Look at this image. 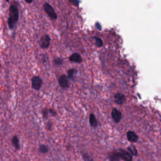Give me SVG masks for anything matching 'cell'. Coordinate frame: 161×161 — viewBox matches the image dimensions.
I'll list each match as a JSON object with an SVG mask.
<instances>
[{
    "mask_svg": "<svg viewBox=\"0 0 161 161\" xmlns=\"http://www.w3.org/2000/svg\"><path fill=\"white\" fill-rule=\"evenodd\" d=\"M89 123L91 127H96L97 126V120L94 114L91 113L89 115Z\"/></svg>",
    "mask_w": 161,
    "mask_h": 161,
    "instance_id": "obj_12",
    "label": "cell"
},
{
    "mask_svg": "<svg viewBox=\"0 0 161 161\" xmlns=\"http://www.w3.org/2000/svg\"><path fill=\"white\" fill-rule=\"evenodd\" d=\"M110 161H120V157L118 152H113L110 155Z\"/></svg>",
    "mask_w": 161,
    "mask_h": 161,
    "instance_id": "obj_13",
    "label": "cell"
},
{
    "mask_svg": "<svg viewBox=\"0 0 161 161\" xmlns=\"http://www.w3.org/2000/svg\"><path fill=\"white\" fill-rule=\"evenodd\" d=\"M115 102L118 104H122L125 103L126 98L125 95L122 93H117L114 96Z\"/></svg>",
    "mask_w": 161,
    "mask_h": 161,
    "instance_id": "obj_8",
    "label": "cell"
},
{
    "mask_svg": "<svg viewBox=\"0 0 161 161\" xmlns=\"http://www.w3.org/2000/svg\"><path fill=\"white\" fill-rule=\"evenodd\" d=\"M76 73H77V71H76V70H75V69H69L67 71L68 78L70 79L74 80V78H75V74H76Z\"/></svg>",
    "mask_w": 161,
    "mask_h": 161,
    "instance_id": "obj_15",
    "label": "cell"
},
{
    "mask_svg": "<svg viewBox=\"0 0 161 161\" xmlns=\"http://www.w3.org/2000/svg\"><path fill=\"white\" fill-rule=\"evenodd\" d=\"M83 157L85 161H93V159L91 157H89V156L88 155L83 154Z\"/></svg>",
    "mask_w": 161,
    "mask_h": 161,
    "instance_id": "obj_22",
    "label": "cell"
},
{
    "mask_svg": "<svg viewBox=\"0 0 161 161\" xmlns=\"http://www.w3.org/2000/svg\"><path fill=\"white\" fill-rule=\"evenodd\" d=\"M49 114L51 115L52 117H55V116L57 115V112L56 111H55L54 109L53 108H50L49 110Z\"/></svg>",
    "mask_w": 161,
    "mask_h": 161,
    "instance_id": "obj_19",
    "label": "cell"
},
{
    "mask_svg": "<svg viewBox=\"0 0 161 161\" xmlns=\"http://www.w3.org/2000/svg\"><path fill=\"white\" fill-rule=\"evenodd\" d=\"M120 159H123L125 161H132V156L130 152H127L125 150L120 149L118 152Z\"/></svg>",
    "mask_w": 161,
    "mask_h": 161,
    "instance_id": "obj_5",
    "label": "cell"
},
{
    "mask_svg": "<svg viewBox=\"0 0 161 161\" xmlns=\"http://www.w3.org/2000/svg\"><path fill=\"white\" fill-rule=\"evenodd\" d=\"M45 128L47 130H51L52 128V124L50 122H49L46 123V125H45Z\"/></svg>",
    "mask_w": 161,
    "mask_h": 161,
    "instance_id": "obj_20",
    "label": "cell"
},
{
    "mask_svg": "<svg viewBox=\"0 0 161 161\" xmlns=\"http://www.w3.org/2000/svg\"><path fill=\"white\" fill-rule=\"evenodd\" d=\"M50 43V38L49 35H45L40 38V46L43 49H47L49 47Z\"/></svg>",
    "mask_w": 161,
    "mask_h": 161,
    "instance_id": "obj_6",
    "label": "cell"
},
{
    "mask_svg": "<svg viewBox=\"0 0 161 161\" xmlns=\"http://www.w3.org/2000/svg\"><path fill=\"white\" fill-rule=\"evenodd\" d=\"M96 44L98 45H99V47H101L103 45L102 40H101L100 38H96Z\"/></svg>",
    "mask_w": 161,
    "mask_h": 161,
    "instance_id": "obj_21",
    "label": "cell"
},
{
    "mask_svg": "<svg viewBox=\"0 0 161 161\" xmlns=\"http://www.w3.org/2000/svg\"><path fill=\"white\" fill-rule=\"evenodd\" d=\"M32 81V87L33 89L36 91H39L42 88V84H43V80L42 78L37 76V75H35V76L32 77L31 79Z\"/></svg>",
    "mask_w": 161,
    "mask_h": 161,
    "instance_id": "obj_2",
    "label": "cell"
},
{
    "mask_svg": "<svg viewBox=\"0 0 161 161\" xmlns=\"http://www.w3.org/2000/svg\"><path fill=\"white\" fill-rule=\"evenodd\" d=\"M59 84L62 89H67L69 87V83L67 77L65 75H60L59 79Z\"/></svg>",
    "mask_w": 161,
    "mask_h": 161,
    "instance_id": "obj_4",
    "label": "cell"
},
{
    "mask_svg": "<svg viewBox=\"0 0 161 161\" xmlns=\"http://www.w3.org/2000/svg\"><path fill=\"white\" fill-rule=\"evenodd\" d=\"M1 63H0V68H1Z\"/></svg>",
    "mask_w": 161,
    "mask_h": 161,
    "instance_id": "obj_25",
    "label": "cell"
},
{
    "mask_svg": "<svg viewBox=\"0 0 161 161\" xmlns=\"http://www.w3.org/2000/svg\"><path fill=\"white\" fill-rule=\"evenodd\" d=\"M127 137L130 142H136L139 140L138 135L132 131H129L127 133Z\"/></svg>",
    "mask_w": 161,
    "mask_h": 161,
    "instance_id": "obj_9",
    "label": "cell"
},
{
    "mask_svg": "<svg viewBox=\"0 0 161 161\" xmlns=\"http://www.w3.org/2000/svg\"><path fill=\"white\" fill-rule=\"evenodd\" d=\"M12 144L16 150H19L20 149V140L17 135L13 136V138L12 139Z\"/></svg>",
    "mask_w": 161,
    "mask_h": 161,
    "instance_id": "obj_11",
    "label": "cell"
},
{
    "mask_svg": "<svg viewBox=\"0 0 161 161\" xmlns=\"http://www.w3.org/2000/svg\"><path fill=\"white\" fill-rule=\"evenodd\" d=\"M63 62V60L60 58H56L54 60V63L56 65H61Z\"/></svg>",
    "mask_w": 161,
    "mask_h": 161,
    "instance_id": "obj_18",
    "label": "cell"
},
{
    "mask_svg": "<svg viewBox=\"0 0 161 161\" xmlns=\"http://www.w3.org/2000/svg\"><path fill=\"white\" fill-rule=\"evenodd\" d=\"M6 1H7V2H9V0H6Z\"/></svg>",
    "mask_w": 161,
    "mask_h": 161,
    "instance_id": "obj_24",
    "label": "cell"
},
{
    "mask_svg": "<svg viewBox=\"0 0 161 161\" xmlns=\"http://www.w3.org/2000/svg\"><path fill=\"white\" fill-rule=\"evenodd\" d=\"M69 60L71 62H74L75 63H80L82 61V58L80 55L78 53H74L71 55L69 57Z\"/></svg>",
    "mask_w": 161,
    "mask_h": 161,
    "instance_id": "obj_10",
    "label": "cell"
},
{
    "mask_svg": "<svg viewBox=\"0 0 161 161\" xmlns=\"http://www.w3.org/2000/svg\"><path fill=\"white\" fill-rule=\"evenodd\" d=\"M38 151L41 154H47L49 152V148L47 145L44 144H41L39 145Z\"/></svg>",
    "mask_w": 161,
    "mask_h": 161,
    "instance_id": "obj_14",
    "label": "cell"
},
{
    "mask_svg": "<svg viewBox=\"0 0 161 161\" xmlns=\"http://www.w3.org/2000/svg\"><path fill=\"white\" fill-rule=\"evenodd\" d=\"M44 8L45 12L49 15V17L52 20H56L57 18V13H55V10L52 8L51 5H50L49 3H45L44 5Z\"/></svg>",
    "mask_w": 161,
    "mask_h": 161,
    "instance_id": "obj_3",
    "label": "cell"
},
{
    "mask_svg": "<svg viewBox=\"0 0 161 161\" xmlns=\"http://www.w3.org/2000/svg\"><path fill=\"white\" fill-rule=\"evenodd\" d=\"M42 114L44 119H47L49 117V110L47 108H44V109L42 110Z\"/></svg>",
    "mask_w": 161,
    "mask_h": 161,
    "instance_id": "obj_17",
    "label": "cell"
},
{
    "mask_svg": "<svg viewBox=\"0 0 161 161\" xmlns=\"http://www.w3.org/2000/svg\"><path fill=\"white\" fill-rule=\"evenodd\" d=\"M112 117L116 123H119L122 119V113L117 108H113L112 112Z\"/></svg>",
    "mask_w": 161,
    "mask_h": 161,
    "instance_id": "obj_7",
    "label": "cell"
},
{
    "mask_svg": "<svg viewBox=\"0 0 161 161\" xmlns=\"http://www.w3.org/2000/svg\"><path fill=\"white\" fill-rule=\"evenodd\" d=\"M25 1H26L27 3H32L33 0H25Z\"/></svg>",
    "mask_w": 161,
    "mask_h": 161,
    "instance_id": "obj_23",
    "label": "cell"
},
{
    "mask_svg": "<svg viewBox=\"0 0 161 161\" xmlns=\"http://www.w3.org/2000/svg\"><path fill=\"white\" fill-rule=\"evenodd\" d=\"M128 150L129 151V152L132 155H135V156L137 155V153H138L137 150V149H136V148H135V147L134 145H131V146H130V147H128Z\"/></svg>",
    "mask_w": 161,
    "mask_h": 161,
    "instance_id": "obj_16",
    "label": "cell"
},
{
    "mask_svg": "<svg viewBox=\"0 0 161 161\" xmlns=\"http://www.w3.org/2000/svg\"><path fill=\"white\" fill-rule=\"evenodd\" d=\"M19 18L18 10L16 6L11 5L9 7V18L8 19V25L9 28H13Z\"/></svg>",
    "mask_w": 161,
    "mask_h": 161,
    "instance_id": "obj_1",
    "label": "cell"
}]
</instances>
